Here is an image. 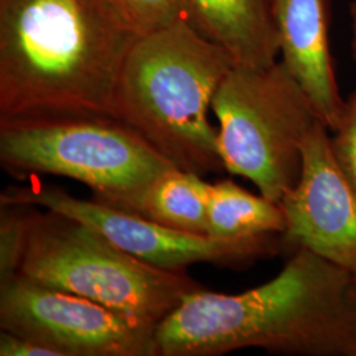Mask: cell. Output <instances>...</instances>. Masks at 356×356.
<instances>
[{"instance_id": "cell-5", "label": "cell", "mask_w": 356, "mask_h": 356, "mask_svg": "<svg viewBox=\"0 0 356 356\" xmlns=\"http://www.w3.org/2000/svg\"><path fill=\"white\" fill-rule=\"evenodd\" d=\"M211 110L223 169L280 204L301 177L304 143L321 122L286 66L232 67Z\"/></svg>"}, {"instance_id": "cell-16", "label": "cell", "mask_w": 356, "mask_h": 356, "mask_svg": "<svg viewBox=\"0 0 356 356\" xmlns=\"http://www.w3.org/2000/svg\"><path fill=\"white\" fill-rule=\"evenodd\" d=\"M330 138L331 152L344 176L356 189V88L347 101Z\"/></svg>"}, {"instance_id": "cell-18", "label": "cell", "mask_w": 356, "mask_h": 356, "mask_svg": "<svg viewBox=\"0 0 356 356\" xmlns=\"http://www.w3.org/2000/svg\"><path fill=\"white\" fill-rule=\"evenodd\" d=\"M350 13H351V19H353V42H351V48H353V57H354L356 63V1L351 3Z\"/></svg>"}, {"instance_id": "cell-15", "label": "cell", "mask_w": 356, "mask_h": 356, "mask_svg": "<svg viewBox=\"0 0 356 356\" xmlns=\"http://www.w3.org/2000/svg\"><path fill=\"white\" fill-rule=\"evenodd\" d=\"M138 35L170 26L184 17L181 0H110Z\"/></svg>"}, {"instance_id": "cell-17", "label": "cell", "mask_w": 356, "mask_h": 356, "mask_svg": "<svg viewBox=\"0 0 356 356\" xmlns=\"http://www.w3.org/2000/svg\"><path fill=\"white\" fill-rule=\"evenodd\" d=\"M0 356H60L57 351L29 338L0 330Z\"/></svg>"}, {"instance_id": "cell-3", "label": "cell", "mask_w": 356, "mask_h": 356, "mask_svg": "<svg viewBox=\"0 0 356 356\" xmlns=\"http://www.w3.org/2000/svg\"><path fill=\"white\" fill-rule=\"evenodd\" d=\"M232 67L229 51L182 17L135 41L118 79L113 118L179 170L219 172L218 129L209 111Z\"/></svg>"}, {"instance_id": "cell-12", "label": "cell", "mask_w": 356, "mask_h": 356, "mask_svg": "<svg viewBox=\"0 0 356 356\" xmlns=\"http://www.w3.org/2000/svg\"><path fill=\"white\" fill-rule=\"evenodd\" d=\"M207 186L202 176L173 168L140 191L106 204L170 229L207 235Z\"/></svg>"}, {"instance_id": "cell-8", "label": "cell", "mask_w": 356, "mask_h": 356, "mask_svg": "<svg viewBox=\"0 0 356 356\" xmlns=\"http://www.w3.org/2000/svg\"><path fill=\"white\" fill-rule=\"evenodd\" d=\"M0 204H24L70 216L98 231L128 254L145 263L172 270L197 263L242 267L261 257L279 254L284 238L236 242L170 229L147 218L98 201H85L42 184L10 186L0 194Z\"/></svg>"}, {"instance_id": "cell-6", "label": "cell", "mask_w": 356, "mask_h": 356, "mask_svg": "<svg viewBox=\"0 0 356 356\" xmlns=\"http://www.w3.org/2000/svg\"><path fill=\"white\" fill-rule=\"evenodd\" d=\"M0 164L13 177L76 179L102 204L134 194L176 168L108 116L0 120Z\"/></svg>"}, {"instance_id": "cell-1", "label": "cell", "mask_w": 356, "mask_h": 356, "mask_svg": "<svg viewBox=\"0 0 356 356\" xmlns=\"http://www.w3.org/2000/svg\"><path fill=\"white\" fill-rule=\"evenodd\" d=\"M159 356H219L243 348L297 356H356V281L296 248L280 273L238 294H186L154 332Z\"/></svg>"}, {"instance_id": "cell-2", "label": "cell", "mask_w": 356, "mask_h": 356, "mask_svg": "<svg viewBox=\"0 0 356 356\" xmlns=\"http://www.w3.org/2000/svg\"><path fill=\"white\" fill-rule=\"evenodd\" d=\"M139 36L110 0H0V120L113 118Z\"/></svg>"}, {"instance_id": "cell-14", "label": "cell", "mask_w": 356, "mask_h": 356, "mask_svg": "<svg viewBox=\"0 0 356 356\" xmlns=\"http://www.w3.org/2000/svg\"><path fill=\"white\" fill-rule=\"evenodd\" d=\"M32 206L0 204V282L17 275L26 251Z\"/></svg>"}, {"instance_id": "cell-13", "label": "cell", "mask_w": 356, "mask_h": 356, "mask_svg": "<svg viewBox=\"0 0 356 356\" xmlns=\"http://www.w3.org/2000/svg\"><path fill=\"white\" fill-rule=\"evenodd\" d=\"M286 218L279 202L254 195L232 179L207 186V235L216 239L252 242L282 238Z\"/></svg>"}, {"instance_id": "cell-9", "label": "cell", "mask_w": 356, "mask_h": 356, "mask_svg": "<svg viewBox=\"0 0 356 356\" xmlns=\"http://www.w3.org/2000/svg\"><path fill=\"white\" fill-rule=\"evenodd\" d=\"M298 182L281 200L286 245L306 248L356 281V189L331 152L327 127L307 135Z\"/></svg>"}, {"instance_id": "cell-10", "label": "cell", "mask_w": 356, "mask_h": 356, "mask_svg": "<svg viewBox=\"0 0 356 356\" xmlns=\"http://www.w3.org/2000/svg\"><path fill=\"white\" fill-rule=\"evenodd\" d=\"M327 0H272L281 63L305 92L319 120L334 131L343 111L329 44Z\"/></svg>"}, {"instance_id": "cell-11", "label": "cell", "mask_w": 356, "mask_h": 356, "mask_svg": "<svg viewBox=\"0 0 356 356\" xmlns=\"http://www.w3.org/2000/svg\"><path fill=\"white\" fill-rule=\"evenodd\" d=\"M184 19L229 51L235 66L267 67L280 56L272 0H181Z\"/></svg>"}, {"instance_id": "cell-4", "label": "cell", "mask_w": 356, "mask_h": 356, "mask_svg": "<svg viewBox=\"0 0 356 356\" xmlns=\"http://www.w3.org/2000/svg\"><path fill=\"white\" fill-rule=\"evenodd\" d=\"M17 275L85 297L152 327L186 294L204 288L186 269L145 263L76 219L33 206Z\"/></svg>"}, {"instance_id": "cell-7", "label": "cell", "mask_w": 356, "mask_h": 356, "mask_svg": "<svg viewBox=\"0 0 356 356\" xmlns=\"http://www.w3.org/2000/svg\"><path fill=\"white\" fill-rule=\"evenodd\" d=\"M0 330L60 356H159L156 327L20 275L0 282Z\"/></svg>"}]
</instances>
